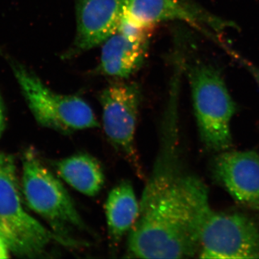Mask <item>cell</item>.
<instances>
[{
  "label": "cell",
  "instance_id": "obj_1",
  "mask_svg": "<svg viewBox=\"0 0 259 259\" xmlns=\"http://www.w3.org/2000/svg\"><path fill=\"white\" fill-rule=\"evenodd\" d=\"M179 93L170 91L159 148L128 233L127 256L186 258L198 254L201 233L212 209L203 182L182 166L179 148Z\"/></svg>",
  "mask_w": 259,
  "mask_h": 259
},
{
  "label": "cell",
  "instance_id": "obj_8",
  "mask_svg": "<svg viewBox=\"0 0 259 259\" xmlns=\"http://www.w3.org/2000/svg\"><path fill=\"white\" fill-rule=\"evenodd\" d=\"M125 18L141 27H153L164 21L183 22L209 35L232 26L193 0H126Z\"/></svg>",
  "mask_w": 259,
  "mask_h": 259
},
{
  "label": "cell",
  "instance_id": "obj_17",
  "mask_svg": "<svg viewBox=\"0 0 259 259\" xmlns=\"http://www.w3.org/2000/svg\"><path fill=\"white\" fill-rule=\"evenodd\" d=\"M254 80L255 82H256L257 85H258L259 88V69L256 71V72L255 73Z\"/></svg>",
  "mask_w": 259,
  "mask_h": 259
},
{
  "label": "cell",
  "instance_id": "obj_2",
  "mask_svg": "<svg viewBox=\"0 0 259 259\" xmlns=\"http://www.w3.org/2000/svg\"><path fill=\"white\" fill-rule=\"evenodd\" d=\"M185 71L202 144L214 153L231 150L236 105L222 75L212 65L202 61L189 64L186 59Z\"/></svg>",
  "mask_w": 259,
  "mask_h": 259
},
{
  "label": "cell",
  "instance_id": "obj_3",
  "mask_svg": "<svg viewBox=\"0 0 259 259\" xmlns=\"http://www.w3.org/2000/svg\"><path fill=\"white\" fill-rule=\"evenodd\" d=\"M21 185L29 208L50 223L56 234L79 247L86 245L72 235L74 231H90L74 201L59 179L31 150L24 155Z\"/></svg>",
  "mask_w": 259,
  "mask_h": 259
},
{
  "label": "cell",
  "instance_id": "obj_10",
  "mask_svg": "<svg viewBox=\"0 0 259 259\" xmlns=\"http://www.w3.org/2000/svg\"><path fill=\"white\" fill-rule=\"evenodd\" d=\"M152 28L138 26L124 18L118 30L103 42L97 72L121 79L136 73L147 56Z\"/></svg>",
  "mask_w": 259,
  "mask_h": 259
},
{
  "label": "cell",
  "instance_id": "obj_12",
  "mask_svg": "<svg viewBox=\"0 0 259 259\" xmlns=\"http://www.w3.org/2000/svg\"><path fill=\"white\" fill-rule=\"evenodd\" d=\"M105 210L110 247L115 252L139 215L140 202L129 181H122L112 189L107 196Z\"/></svg>",
  "mask_w": 259,
  "mask_h": 259
},
{
  "label": "cell",
  "instance_id": "obj_16",
  "mask_svg": "<svg viewBox=\"0 0 259 259\" xmlns=\"http://www.w3.org/2000/svg\"><path fill=\"white\" fill-rule=\"evenodd\" d=\"M10 250L5 240L0 236V259L9 258Z\"/></svg>",
  "mask_w": 259,
  "mask_h": 259
},
{
  "label": "cell",
  "instance_id": "obj_11",
  "mask_svg": "<svg viewBox=\"0 0 259 259\" xmlns=\"http://www.w3.org/2000/svg\"><path fill=\"white\" fill-rule=\"evenodd\" d=\"M213 178L237 202L259 211V154L253 151L216 153Z\"/></svg>",
  "mask_w": 259,
  "mask_h": 259
},
{
  "label": "cell",
  "instance_id": "obj_13",
  "mask_svg": "<svg viewBox=\"0 0 259 259\" xmlns=\"http://www.w3.org/2000/svg\"><path fill=\"white\" fill-rule=\"evenodd\" d=\"M59 176L80 193L95 197L105 185V174L100 162L91 155L78 153L56 163Z\"/></svg>",
  "mask_w": 259,
  "mask_h": 259
},
{
  "label": "cell",
  "instance_id": "obj_5",
  "mask_svg": "<svg viewBox=\"0 0 259 259\" xmlns=\"http://www.w3.org/2000/svg\"><path fill=\"white\" fill-rule=\"evenodd\" d=\"M13 69L39 125L68 135L100 127L93 109L81 97L53 91L36 75L20 65H15Z\"/></svg>",
  "mask_w": 259,
  "mask_h": 259
},
{
  "label": "cell",
  "instance_id": "obj_15",
  "mask_svg": "<svg viewBox=\"0 0 259 259\" xmlns=\"http://www.w3.org/2000/svg\"><path fill=\"white\" fill-rule=\"evenodd\" d=\"M5 127H6V117H5L4 103L0 95V139L4 134Z\"/></svg>",
  "mask_w": 259,
  "mask_h": 259
},
{
  "label": "cell",
  "instance_id": "obj_6",
  "mask_svg": "<svg viewBox=\"0 0 259 259\" xmlns=\"http://www.w3.org/2000/svg\"><path fill=\"white\" fill-rule=\"evenodd\" d=\"M141 98V90L138 83L121 81L110 83L104 89L99 101L107 139L137 176L144 179V168L136 144Z\"/></svg>",
  "mask_w": 259,
  "mask_h": 259
},
{
  "label": "cell",
  "instance_id": "obj_14",
  "mask_svg": "<svg viewBox=\"0 0 259 259\" xmlns=\"http://www.w3.org/2000/svg\"><path fill=\"white\" fill-rule=\"evenodd\" d=\"M15 170L16 168L13 157L0 151V174Z\"/></svg>",
  "mask_w": 259,
  "mask_h": 259
},
{
  "label": "cell",
  "instance_id": "obj_9",
  "mask_svg": "<svg viewBox=\"0 0 259 259\" xmlns=\"http://www.w3.org/2000/svg\"><path fill=\"white\" fill-rule=\"evenodd\" d=\"M126 0H75L76 29L64 55L72 59L103 44L120 28Z\"/></svg>",
  "mask_w": 259,
  "mask_h": 259
},
{
  "label": "cell",
  "instance_id": "obj_4",
  "mask_svg": "<svg viewBox=\"0 0 259 259\" xmlns=\"http://www.w3.org/2000/svg\"><path fill=\"white\" fill-rule=\"evenodd\" d=\"M16 170L0 174V236L10 251L20 256L35 258L47 252L54 242L78 248L48 229L23 207Z\"/></svg>",
  "mask_w": 259,
  "mask_h": 259
},
{
  "label": "cell",
  "instance_id": "obj_7",
  "mask_svg": "<svg viewBox=\"0 0 259 259\" xmlns=\"http://www.w3.org/2000/svg\"><path fill=\"white\" fill-rule=\"evenodd\" d=\"M199 257L201 258H259V228L239 213L212 210L204 223Z\"/></svg>",
  "mask_w": 259,
  "mask_h": 259
}]
</instances>
